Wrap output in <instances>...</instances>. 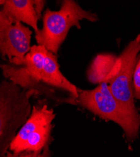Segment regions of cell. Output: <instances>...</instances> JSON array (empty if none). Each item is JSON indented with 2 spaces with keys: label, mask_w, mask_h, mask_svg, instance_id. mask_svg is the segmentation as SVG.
<instances>
[{
  "label": "cell",
  "mask_w": 140,
  "mask_h": 157,
  "mask_svg": "<svg viewBox=\"0 0 140 157\" xmlns=\"http://www.w3.org/2000/svg\"><path fill=\"white\" fill-rule=\"evenodd\" d=\"M39 95L35 90L23 89L9 80L0 83V157L8 151L12 141L30 117V98Z\"/></svg>",
  "instance_id": "obj_1"
},
{
  "label": "cell",
  "mask_w": 140,
  "mask_h": 157,
  "mask_svg": "<svg viewBox=\"0 0 140 157\" xmlns=\"http://www.w3.org/2000/svg\"><path fill=\"white\" fill-rule=\"evenodd\" d=\"M42 17V28L35 33V38L38 45L56 56L71 28L81 29V21L84 20L91 22L99 20L96 13L83 9L73 0L63 1L58 11L47 8Z\"/></svg>",
  "instance_id": "obj_2"
},
{
  "label": "cell",
  "mask_w": 140,
  "mask_h": 157,
  "mask_svg": "<svg viewBox=\"0 0 140 157\" xmlns=\"http://www.w3.org/2000/svg\"><path fill=\"white\" fill-rule=\"evenodd\" d=\"M75 103L101 119L116 123L123 129L129 143H132L138 137L140 118L123 108L113 96L108 84H100L90 90L79 89Z\"/></svg>",
  "instance_id": "obj_3"
},
{
  "label": "cell",
  "mask_w": 140,
  "mask_h": 157,
  "mask_svg": "<svg viewBox=\"0 0 140 157\" xmlns=\"http://www.w3.org/2000/svg\"><path fill=\"white\" fill-rule=\"evenodd\" d=\"M140 52V34L130 41L118 56L119 69L109 82L113 96L133 116L139 117L136 108L133 78L138 56Z\"/></svg>",
  "instance_id": "obj_4"
},
{
  "label": "cell",
  "mask_w": 140,
  "mask_h": 157,
  "mask_svg": "<svg viewBox=\"0 0 140 157\" xmlns=\"http://www.w3.org/2000/svg\"><path fill=\"white\" fill-rule=\"evenodd\" d=\"M32 31L22 23L13 21L0 11V54L15 65H21L31 49Z\"/></svg>",
  "instance_id": "obj_5"
},
{
  "label": "cell",
  "mask_w": 140,
  "mask_h": 157,
  "mask_svg": "<svg viewBox=\"0 0 140 157\" xmlns=\"http://www.w3.org/2000/svg\"><path fill=\"white\" fill-rule=\"evenodd\" d=\"M45 4V1L42 0H1L0 11L11 21L27 24L36 33Z\"/></svg>",
  "instance_id": "obj_6"
},
{
  "label": "cell",
  "mask_w": 140,
  "mask_h": 157,
  "mask_svg": "<svg viewBox=\"0 0 140 157\" xmlns=\"http://www.w3.org/2000/svg\"><path fill=\"white\" fill-rule=\"evenodd\" d=\"M55 117V114L54 110L49 108L47 104L34 105L28 120L21 128L15 138L12 141L9 151L19 153L24 142L30 135L42 126L52 124Z\"/></svg>",
  "instance_id": "obj_7"
},
{
  "label": "cell",
  "mask_w": 140,
  "mask_h": 157,
  "mask_svg": "<svg viewBox=\"0 0 140 157\" xmlns=\"http://www.w3.org/2000/svg\"><path fill=\"white\" fill-rule=\"evenodd\" d=\"M42 83L50 87H56L69 93L76 100L79 89L62 74L57 60V56L47 50L40 72ZM76 104V103H75Z\"/></svg>",
  "instance_id": "obj_8"
},
{
  "label": "cell",
  "mask_w": 140,
  "mask_h": 157,
  "mask_svg": "<svg viewBox=\"0 0 140 157\" xmlns=\"http://www.w3.org/2000/svg\"><path fill=\"white\" fill-rule=\"evenodd\" d=\"M119 59L111 53L98 54L93 60L87 71L89 81L93 84H109L119 69Z\"/></svg>",
  "instance_id": "obj_9"
},
{
  "label": "cell",
  "mask_w": 140,
  "mask_h": 157,
  "mask_svg": "<svg viewBox=\"0 0 140 157\" xmlns=\"http://www.w3.org/2000/svg\"><path fill=\"white\" fill-rule=\"evenodd\" d=\"M50 145H47L44 150L40 153H33L23 151L20 153H13L8 151L2 157H52V152L50 151Z\"/></svg>",
  "instance_id": "obj_10"
},
{
  "label": "cell",
  "mask_w": 140,
  "mask_h": 157,
  "mask_svg": "<svg viewBox=\"0 0 140 157\" xmlns=\"http://www.w3.org/2000/svg\"><path fill=\"white\" fill-rule=\"evenodd\" d=\"M133 91L134 98L140 100V57L136 62L133 78Z\"/></svg>",
  "instance_id": "obj_11"
}]
</instances>
